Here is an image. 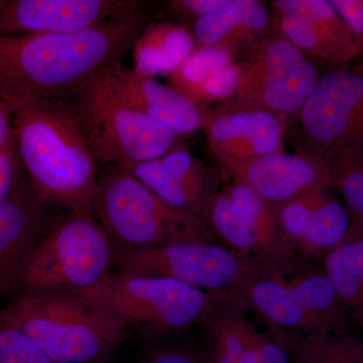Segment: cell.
I'll return each instance as SVG.
<instances>
[{"label":"cell","instance_id":"6da1fadb","mask_svg":"<svg viewBox=\"0 0 363 363\" xmlns=\"http://www.w3.org/2000/svg\"><path fill=\"white\" fill-rule=\"evenodd\" d=\"M143 13L76 33L0 37V98L75 101L145 30Z\"/></svg>","mask_w":363,"mask_h":363},{"label":"cell","instance_id":"7a4b0ae2","mask_svg":"<svg viewBox=\"0 0 363 363\" xmlns=\"http://www.w3.org/2000/svg\"><path fill=\"white\" fill-rule=\"evenodd\" d=\"M16 150L44 201L94 215L98 166L73 101L7 98Z\"/></svg>","mask_w":363,"mask_h":363},{"label":"cell","instance_id":"3957f363","mask_svg":"<svg viewBox=\"0 0 363 363\" xmlns=\"http://www.w3.org/2000/svg\"><path fill=\"white\" fill-rule=\"evenodd\" d=\"M55 363H85L111 354L128 327L78 295L21 294L0 311Z\"/></svg>","mask_w":363,"mask_h":363},{"label":"cell","instance_id":"277c9868","mask_svg":"<svg viewBox=\"0 0 363 363\" xmlns=\"http://www.w3.org/2000/svg\"><path fill=\"white\" fill-rule=\"evenodd\" d=\"M94 214L116 247L222 245L204 221L171 206L119 166L98 180Z\"/></svg>","mask_w":363,"mask_h":363},{"label":"cell","instance_id":"5b68a950","mask_svg":"<svg viewBox=\"0 0 363 363\" xmlns=\"http://www.w3.org/2000/svg\"><path fill=\"white\" fill-rule=\"evenodd\" d=\"M112 255L113 243L93 215L71 212L40 236L14 288L23 294L79 295L108 274Z\"/></svg>","mask_w":363,"mask_h":363},{"label":"cell","instance_id":"8992f818","mask_svg":"<svg viewBox=\"0 0 363 363\" xmlns=\"http://www.w3.org/2000/svg\"><path fill=\"white\" fill-rule=\"evenodd\" d=\"M78 296L147 337H164L199 325L212 294L162 277L106 274Z\"/></svg>","mask_w":363,"mask_h":363},{"label":"cell","instance_id":"52a82bcc","mask_svg":"<svg viewBox=\"0 0 363 363\" xmlns=\"http://www.w3.org/2000/svg\"><path fill=\"white\" fill-rule=\"evenodd\" d=\"M106 74L73 101L97 166H128L172 152L175 133L131 106L111 87Z\"/></svg>","mask_w":363,"mask_h":363},{"label":"cell","instance_id":"ba28073f","mask_svg":"<svg viewBox=\"0 0 363 363\" xmlns=\"http://www.w3.org/2000/svg\"><path fill=\"white\" fill-rule=\"evenodd\" d=\"M112 262L121 272L175 279L209 293L240 291L245 295L253 284L271 276L257 259L220 243L113 245Z\"/></svg>","mask_w":363,"mask_h":363},{"label":"cell","instance_id":"9c48e42d","mask_svg":"<svg viewBox=\"0 0 363 363\" xmlns=\"http://www.w3.org/2000/svg\"><path fill=\"white\" fill-rule=\"evenodd\" d=\"M205 221L225 247L257 259L272 277L291 278L315 269L286 235L276 205L243 184L218 191Z\"/></svg>","mask_w":363,"mask_h":363},{"label":"cell","instance_id":"30bf717a","mask_svg":"<svg viewBox=\"0 0 363 363\" xmlns=\"http://www.w3.org/2000/svg\"><path fill=\"white\" fill-rule=\"evenodd\" d=\"M245 297L257 320L302 334H350L351 318L323 272L313 269L291 278L269 276Z\"/></svg>","mask_w":363,"mask_h":363},{"label":"cell","instance_id":"8fae6325","mask_svg":"<svg viewBox=\"0 0 363 363\" xmlns=\"http://www.w3.org/2000/svg\"><path fill=\"white\" fill-rule=\"evenodd\" d=\"M318 81L315 67L286 38L267 39L242 70L238 101L248 111L291 116L300 112Z\"/></svg>","mask_w":363,"mask_h":363},{"label":"cell","instance_id":"7c38bea8","mask_svg":"<svg viewBox=\"0 0 363 363\" xmlns=\"http://www.w3.org/2000/svg\"><path fill=\"white\" fill-rule=\"evenodd\" d=\"M211 294L199 324L208 363H290L286 351L250 319L252 306L240 291Z\"/></svg>","mask_w":363,"mask_h":363},{"label":"cell","instance_id":"4fadbf2b","mask_svg":"<svg viewBox=\"0 0 363 363\" xmlns=\"http://www.w3.org/2000/svg\"><path fill=\"white\" fill-rule=\"evenodd\" d=\"M133 0H1L0 37L81 32L143 13Z\"/></svg>","mask_w":363,"mask_h":363},{"label":"cell","instance_id":"5bb4252c","mask_svg":"<svg viewBox=\"0 0 363 363\" xmlns=\"http://www.w3.org/2000/svg\"><path fill=\"white\" fill-rule=\"evenodd\" d=\"M306 135L320 147H343L362 133L363 78L345 70L318 79L300 111Z\"/></svg>","mask_w":363,"mask_h":363},{"label":"cell","instance_id":"9a60e30c","mask_svg":"<svg viewBox=\"0 0 363 363\" xmlns=\"http://www.w3.org/2000/svg\"><path fill=\"white\" fill-rule=\"evenodd\" d=\"M171 206L205 221L220 179L186 150H172L159 159L119 166ZM207 224V223H206Z\"/></svg>","mask_w":363,"mask_h":363},{"label":"cell","instance_id":"2e32d148","mask_svg":"<svg viewBox=\"0 0 363 363\" xmlns=\"http://www.w3.org/2000/svg\"><path fill=\"white\" fill-rule=\"evenodd\" d=\"M276 208L286 235L307 262L323 259L350 231V214L328 187L306 191Z\"/></svg>","mask_w":363,"mask_h":363},{"label":"cell","instance_id":"e0dca14e","mask_svg":"<svg viewBox=\"0 0 363 363\" xmlns=\"http://www.w3.org/2000/svg\"><path fill=\"white\" fill-rule=\"evenodd\" d=\"M235 182L243 184L271 203L281 205L306 191L331 187L323 162L281 152L250 161H221Z\"/></svg>","mask_w":363,"mask_h":363},{"label":"cell","instance_id":"ac0fdd59","mask_svg":"<svg viewBox=\"0 0 363 363\" xmlns=\"http://www.w3.org/2000/svg\"><path fill=\"white\" fill-rule=\"evenodd\" d=\"M47 204L30 185L14 189L0 204V292L16 286L26 259L43 235Z\"/></svg>","mask_w":363,"mask_h":363},{"label":"cell","instance_id":"d6986e66","mask_svg":"<svg viewBox=\"0 0 363 363\" xmlns=\"http://www.w3.org/2000/svg\"><path fill=\"white\" fill-rule=\"evenodd\" d=\"M106 79L131 106L166 126L176 135L194 133L204 123V116L199 106L169 86L138 75L124 65L123 61L112 67Z\"/></svg>","mask_w":363,"mask_h":363},{"label":"cell","instance_id":"ffe728a7","mask_svg":"<svg viewBox=\"0 0 363 363\" xmlns=\"http://www.w3.org/2000/svg\"><path fill=\"white\" fill-rule=\"evenodd\" d=\"M209 143L220 162L250 161L283 150V124L267 111L225 114L210 123Z\"/></svg>","mask_w":363,"mask_h":363},{"label":"cell","instance_id":"44dd1931","mask_svg":"<svg viewBox=\"0 0 363 363\" xmlns=\"http://www.w3.org/2000/svg\"><path fill=\"white\" fill-rule=\"evenodd\" d=\"M133 69L138 75L155 79L171 76L194 52V38L184 26L159 23L147 26L133 45Z\"/></svg>","mask_w":363,"mask_h":363},{"label":"cell","instance_id":"7402d4cb","mask_svg":"<svg viewBox=\"0 0 363 363\" xmlns=\"http://www.w3.org/2000/svg\"><path fill=\"white\" fill-rule=\"evenodd\" d=\"M259 322L286 351L290 363H363L362 340L350 334H302Z\"/></svg>","mask_w":363,"mask_h":363},{"label":"cell","instance_id":"603a6c76","mask_svg":"<svg viewBox=\"0 0 363 363\" xmlns=\"http://www.w3.org/2000/svg\"><path fill=\"white\" fill-rule=\"evenodd\" d=\"M322 260L323 274L352 321L363 326V233L347 235Z\"/></svg>","mask_w":363,"mask_h":363},{"label":"cell","instance_id":"cb8c5ba5","mask_svg":"<svg viewBox=\"0 0 363 363\" xmlns=\"http://www.w3.org/2000/svg\"><path fill=\"white\" fill-rule=\"evenodd\" d=\"M266 7L255 0H229L218 11L198 18L194 37L202 47L225 49L230 40L262 32L269 25Z\"/></svg>","mask_w":363,"mask_h":363},{"label":"cell","instance_id":"d4e9b609","mask_svg":"<svg viewBox=\"0 0 363 363\" xmlns=\"http://www.w3.org/2000/svg\"><path fill=\"white\" fill-rule=\"evenodd\" d=\"M274 4L279 13L296 14L309 21L318 33L342 50L351 59L359 54L362 45L355 39L330 1L279 0Z\"/></svg>","mask_w":363,"mask_h":363},{"label":"cell","instance_id":"484cf974","mask_svg":"<svg viewBox=\"0 0 363 363\" xmlns=\"http://www.w3.org/2000/svg\"><path fill=\"white\" fill-rule=\"evenodd\" d=\"M231 52L220 48L196 49L185 64L169 76V87L192 102L196 92L208 77L217 69L231 63Z\"/></svg>","mask_w":363,"mask_h":363},{"label":"cell","instance_id":"4316f807","mask_svg":"<svg viewBox=\"0 0 363 363\" xmlns=\"http://www.w3.org/2000/svg\"><path fill=\"white\" fill-rule=\"evenodd\" d=\"M279 26L286 39L290 40L305 56L325 60L337 65L352 60L301 16L279 13Z\"/></svg>","mask_w":363,"mask_h":363},{"label":"cell","instance_id":"83f0119b","mask_svg":"<svg viewBox=\"0 0 363 363\" xmlns=\"http://www.w3.org/2000/svg\"><path fill=\"white\" fill-rule=\"evenodd\" d=\"M331 186L340 191L351 219V230L363 231V171L362 164L341 159L336 166L326 167Z\"/></svg>","mask_w":363,"mask_h":363},{"label":"cell","instance_id":"f1b7e54d","mask_svg":"<svg viewBox=\"0 0 363 363\" xmlns=\"http://www.w3.org/2000/svg\"><path fill=\"white\" fill-rule=\"evenodd\" d=\"M0 363H55L25 331L0 317Z\"/></svg>","mask_w":363,"mask_h":363},{"label":"cell","instance_id":"f546056e","mask_svg":"<svg viewBox=\"0 0 363 363\" xmlns=\"http://www.w3.org/2000/svg\"><path fill=\"white\" fill-rule=\"evenodd\" d=\"M334 7L360 45L363 35V2L362 0H332Z\"/></svg>","mask_w":363,"mask_h":363},{"label":"cell","instance_id":"4dcf8cb0","mask_svg":"<svg viewBox=\"0 0 363 363\" xmlns=\"http://www.w3.org/2000/svg\"><path fill=\"white\" fill-rule=\"evenodd\" d=\"M14 150H0V204L6 202L11 194L16 183V167Z\"/></svg>","mask_w":363,"mask_h":363},{"label":"cell","instance_id":"1f68e13d","mask_svg":"<svg viewBox=\"0 0 363 363\" xmlns=\"http://www.w3.org/2000/svg\"><path fill=\"white\" fill-rule=\"evenodd\" d=\"M147 363H208L201 351L181 347H167L157 350Z\"/></svg>","mask_w":363,"mask_h":363},{"label":"cell","instance_id":"d6a6232c","mask_svg":"<svg viewBox=\"0 0 363 363\" xmlns=\"http://www.w3.org/2000/svg\"><path fill=\"white\" fill-rule=\"evenodd\" d=\"M16 149L13 116L6 101L0 98V150Z\"/></svg>","mask_w":363,"mask_h":363},{"label":"cell","instance_id":"836d02e7","mask_svg":"<svg viewBox=\"0 0 363 363\" xmlns=\"http://www.w3.org/2000/svg\"><path fill=\"white\" fill-rule=\"evenodd\" d=\"M229 0H184V1L171 2L172 6L184 9L187 13L201 16H207L228 4Z\"/></svg>","mask_w":363,"mask_h":363},{"label":"cell","instance_id":"e575fe53","mask_svg":"<svg viewBox=\"0 0 363 363\" xmlns=\"http://www.w3.org/2000/svg\"><path fill=\"white\" fill-rule=\"evenodd\" d=\"M0 4H1V0H0Z\"/></svg>","mask_w":363,"mask_h":363}]
</instances>
